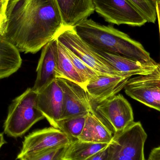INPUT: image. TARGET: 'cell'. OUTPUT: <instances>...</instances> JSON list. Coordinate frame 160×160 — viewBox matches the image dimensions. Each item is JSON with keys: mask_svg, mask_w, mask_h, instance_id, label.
Wrapping results in <instances>:
<instances>
[{"mask_svg": "<svg viewBox=\"0 0 160 160\" xmlns=\"http://www.w3.org/2000/svg\"><path fill=\"white\" fill-rule=\"evenodd\" d=\"M68 146L47 150L21 160H63Z\"/></svg>", "mask_w": 160, "mask_h": 160, "instance_id": "obj_23", "label": "cell"}, {"mask_svg": "<svg viewBox=\"0 0 160 160\" xmlns=\"http://www.w3.org/2000/svg\"><path fill=\"white\" fill-rule=\"evenodd\" d=\"M56 79L63 92V111L61 120L88 113L94 110L85 88L66 79Z\"/></svg>", "mask_w": 160, "mask_h": 160, "instance_id": "obj_10", "label": "cell"}, {"mask_svg": "<svg viewBox=\"0 0 160 160\" xmlns=\"http://www.w3.org/2000/svg\"><path fill=\"white\" fill-rule=\"evenodd\" d=\"M95 10L105 21L117 24L142 26L147 21L128 0H93Z\"/></svg>", "mask_w": 160, "mask_h": 160, "instance_id": "obj_6", "label": "cell"}, {"mask_svg": "<svg viewBox=\"0 0 160 160\" xmlns=\"http://www.w3.org/2000/svg\"><path fill=\"white\" fill-rule=\"evenodd\" d=\"M110 158L109 145L106 148L97 152L86 160H109Z\"/></svg>", "mask_w": 160, "mask_h": 160, "instance_id": "obj_24", "label": "cell"}, {"mask_svg": "<svg viewBox=\"0 0 160 160\" xmlns=\"http://www.w3.org/2000/svg\"><path fill=\"white\" fill-rule=\"evenodd\" d=\"M38 93L28 88L13 100L4 124L5 134L14 138L21 137L45 118L38 107Z\"/></svg>", "mask_w": 160, "mask_h": 160, "instance_id": "obj_3", "label": "cell"}, {"mask_svg": "<svg viewBox=\"0 0 160 160\" xmlns=\"http://www.w3.org/2000/svg\"><path fill=\"white\" fill-rule=\"evenodd\" d=\"M88 113L60 120L58 129L67 134L73 141L78 140L82 132Z\"/></svg>", "mask_w": 160, "mask_h": 160, "instance_id": "obj_20", "label": "cell"}, {"mask_svg": "<svg viewBox=\"0 0 160 160\" xmlns=\"http://www.w3.org/2000/svg\"><path fill=\"white\" fill-rule=\"evenodd\" d=\"M6 1H8V0H6Z\"/></svg>", "mask_w": 160, "mask_h": 160, "instance_id": "obj_31", "label": "cell"}, {"mask_svg": "<svg viewBox=\"0 0 160 160\" xmlns=\"http://www.w3.org/2000/svg\"><path fill=\"white\" fill-rule=\"evenodd\" d=\"M113 134L95 109L88 112L79 140L94 143L110 144Z\"/></svg>", "mask_w": 160, "mask_h": 160, "instance_id": "obj_16", "label": "cell"}, {"mask_svg": "<svg viewBox=\"0 0 160 160\" xmlns=\"http://www.w3.org/2000/svg\"><path fill=\"white\" fill-rule=\"evenodd\" d=\"M58 40L56 38L44 46L37 68V78L32 88L37 93L43 91L58 78Z\"/></svg>", "mask_w": 160, "mask_h": 160, "instance_id": "obj_12", "label": "cell"}, {"mask_svg": "<svg viewBox=\"0 0 160 160\" xmlns=\"http://www.w3.org/2000/svg\"><path fill=\"white\" fill-rule=\"evenodd\" d=\"M131 77L127 76H100L97 79L89 82L85 89L93 107L116 95L124 88Z\"/></svg>", "mask_w": 160, "mask_h": 160, "instance_id": "obj_13", "label": "cell"}, {"mask_svg": "<svg viewBox=\"0 0 160 160\" xmlns=\"http://www.w3.org/2000/svg\"><path fill=\"white\" fill-rule=\"evenodd\" d=\"M94 109L113 135L123 131L134 122L131 105L121 94L97 104Z\"/></svg>", "mask_w": 160, "mask_h": 160, "instance_id": "obj_7", "label": "cell"}, {"mask_svg": "<svg viewBox=\"0 0 160 160\" xmlns=\"http://www.w3.org/2000/svg\"><path fill=\"white\" fill-rule=\"evenodd\" d=\"M145 17L148 22L155 23L157 15L155 5L149 0H128Z\"/></svg>", "mask_w": 160, "mask_h": 160, "instance_id": "obj_22", "label": "cell"}, {"mask_svg": "<svg viewBox=\"0 0 160 160\" xmlns=\"http://www.w3.org/2000/svg\"><path fill=\"white\" fill-rule=\"evenodd\" d=\"M109 145L107 144L94 143L75 140L68 146L62 160H86Z\"/></svg>", "mask_w": 160, "mask_h": 160, "instance_id": "obj_18", "label": "cell"}, {"mask_svg": "<svg viewBox=\"0 0 160 160\" xmlns=\"http://www.w3.org/2000/svg\"><path fill=\"white\" fill-rule=\"evenodd\" d=\"M63 92L57 79L38 93V107L53 128H58L63 111Z\"/></svg>", "mask_w": 160, "mask_h": 160, "instance_id": "obj_11", "label": "cell"}, {"mask_svg": "<svg viewBox=\"0 0 160 160\" xmlns=\"http://www.w3.org/2000/svg\"><path fill=\"white\" fill-rule=\"evenodd\" d=\"M6 25V18L5 14V11H4L0 15V39H2L5 33Z\"/></svg>", "mask_w": 160, "mask_h": 160, "instance_id": "obj_25", "label": "cell"}, {"mask_svg": "<svg viewBox=\"0 0 160 160\" xmlns=\"http://www.w3.org/2000/svg\"><path fill=\"white\" fill-rule=\"evenodd\" d=\"M154 5L156 8L157 17H158V20L160 35V0H157L154 3Z\"/></svg>", "mask_w": 160, "mask_h": 160, "instance_id": "obj_27", "label": "cell"}, {"mask_svg": "<svg viewBox=\"0 0 160 160\" xmlns=\"http://www.w3.org/2000/svg\"><path fill=\"white\" fill-rule=\"evenodd\" d=\"M94 49L122 76L131 77L148 75L153 73L159 66V64L158 66L148 65L120 55L108 53L95 48Z\"/></svg>", "mask_w": 160, "mask_h": 160, "instance_id": "obj_15", "label": "cell"}, {"mask_svg": "<svg viewBox=\"0 0 160 160\" xmlns=\"http://www.w3.org/2000/svg\"><path fill=\"white\" fill-rule=\"evenodd\" d=\"M58 78H63L75 82L85 88V85L63 48L58 41Z\"/></svg>", "mask_w": 160, "mask_h": 160, "instance_id": "obj_19", "label": "cell"}, {"mask_svg": "<svg viewBox=\"0 0 160 160\" xmlns=\"http://www.w3.org/2000/svg\"><path fill=\"white\" fill-rule=\"evenodd\" d=\"M62 46L67 55L71 60L73 65L79 74L85 86L89 82L98 78L100 76L98 74H97L95 71L88 66L69 49L67 48L63 45Z\"/></svg>", "mask_w": 160, "mask_h": 160, "instance_id": "obj_21", "label": "cell"}, {"mask_svg": "<svg viewBox=\"0 0 160 160\" xmlns=\"http://www.w3.org/2000/svg\"><path fill=\"white\" fill-rule=\"evenodd\" d=\"M147 160H160V146L151 150Z\"/></svg>", "mask_w": 160, "mask_h": 160, "instance_id": "obj_26", "label": "cell"}, {"mask_svg": "<svg viewBox=\"0 0 160 160\" xmlns=\"http://www.w3.org/2000/svg\"><path fill=\"white\" fill-rule=\"evenodd\" d=\"M64 27L74 28L95 12L93 0H55Z\"/></svg>", "mask_w": 160, "mask_h": 160, "instance_id": "obj_14", "label": "cell"}, {"mask_svg": "<svg viewBox=\"0 0 160 160\" xmlns=\"http://www.w3.org/2000/svg\"><path fill=\"white\" fill-rule=\"evenodd\" d=\"M124 89L133 99L160 112V65L151 74L130 78Z\"/></svg>", "mask_w": 160, "mask_h": 160, "instance_id": "obj_9", "label": "cell"}, {"mask_svg": "<svg viewBox=\"0 0 160 160\" xmlns=\"http://www.w3.org/2000/svg\"><path fill=\"white\" fill-rule=\"evenodd\" d=\"M7 2L5 0H0V15L4 11Z\"/></svg>", "mask_w": 160, "mask_h": 160, "instance_id": "obj_28", "label": "cell"}, {"mask_svg": "<svg viewBox=\"0 0 160 160\" xmlns=\"http://www.w3.org/2000/svg\"><path fill=\"white\" fill-rule=\"evenodd\" d=\"M5 1H6V0H5Z\"/></svg>", "mask_w": 160, "mask_h": 160, "instance_id": "obj_32", "label": "cell"}, {"mask_svg": "<svg viewBox=\"0 0 160 160\" xmlns=\"http://www.w3.org/2000/svg\"><path fill=\"white\" fill-rule=\"evenodd\" d=\"M149 1H150V2H151L154 5V3H155V2H156V1H157V0H149Z\"/></svg>", "mask_w": 160, "mask_h": 160, "instance_id": "obj_30", "label": "cell"}, {"mask_svg": "<svg viewBox=\"0 0 160 160\" xmlns=\"http://www.w3.org/2000/svg\"><path fill=\"white\" fill-rule=\"evenodd\" d=\"M55 38L99 76H122L84 41L74 28L64 27Z\"/></svg>", "mask_w": 160, "mask_h": 160, "instance_id": "obj_5", "label": "cell"}, {"mask_svg": "<svg viewBox=\"0 0 160 160\" xmlns=\"http://www.w3.org/2000/svg\"><path fill=\"white\" fill-rule=\"evenodd\" d=\"M5 143H6V142L4 139L3 134V133H0V148L2 147V146Z\"/></svg>", "mask_w": 160, "mask_h": 160, "instance_id": "obj_29", "label": "cell"}, {"mask_svg": "<svg viewBox=\"0 0 160 160\" xmlns=\"http://www.w3.org/2000/svg\"><path fill=\"white\" fill-rule=\"evenodd\" d=\"M74 29L84 41L96 49L129 58L148 65H158L140 42L111 25H102L87 19Z\"/></svg>", "mask_w": 160, "mask_h": 160, "instance_id": "obj_2", "label": "cell"}, {"mask_svg": "<svg viewBox=\"0 0 160 160\" xmlns=\"http://www.w3.org/2000/svg\"><path fill=\"white\" fill-rule=\"evenodd\" d=\"M22 64L20 52L6 40L0 39V79L16 73Z\"/></svg>", "mask_w": 160, "mask_h": 160, "instance_id": "obj_17", "label": "cell"}, {"mask_svg": "<svg viewBox=\"0 0 160 160\" xmlns=\"http://www.w3.org/2000/svg\"><path fill=\"white\" fill-rule=\"evenodd\" d=\"M147 134L140 122H133L113 135L109 144V160H146L145 143Z\"/></svg>", "mask_w": 160, "mask_h": 160, "instance_id": "obj_4", "label": "cell"}, {"mask_svg": "<svg viewBox=\"0 0 160 160\" xmlns=\"http://www.w3.org/2000/svg\"><path fill=\"white\" fill-rule=\"evenodd\" d=\"M2 39L20 52L34 54L64 28L55 0H8Z\"/></svg>", "mask_w": 160, "mask_h": 160, "instance_id": "obj_1", "label": "cell"}, {"mask_svg": "<svg viewBox=\"0 0 160 160\" xmlns=\"http://www.w3.org/2000/svg\"><path fill=\"white\" fill-rule=\"evenodd\" d=\"M73 142L59 129L52 127L38 130L25 137L17 159L21 160L47 150L68 146Z\"/></svg>", "mask_w": 160, "mask_h": 160, "instance_id": "obj_8", "label": "cell"}]
</instances>
